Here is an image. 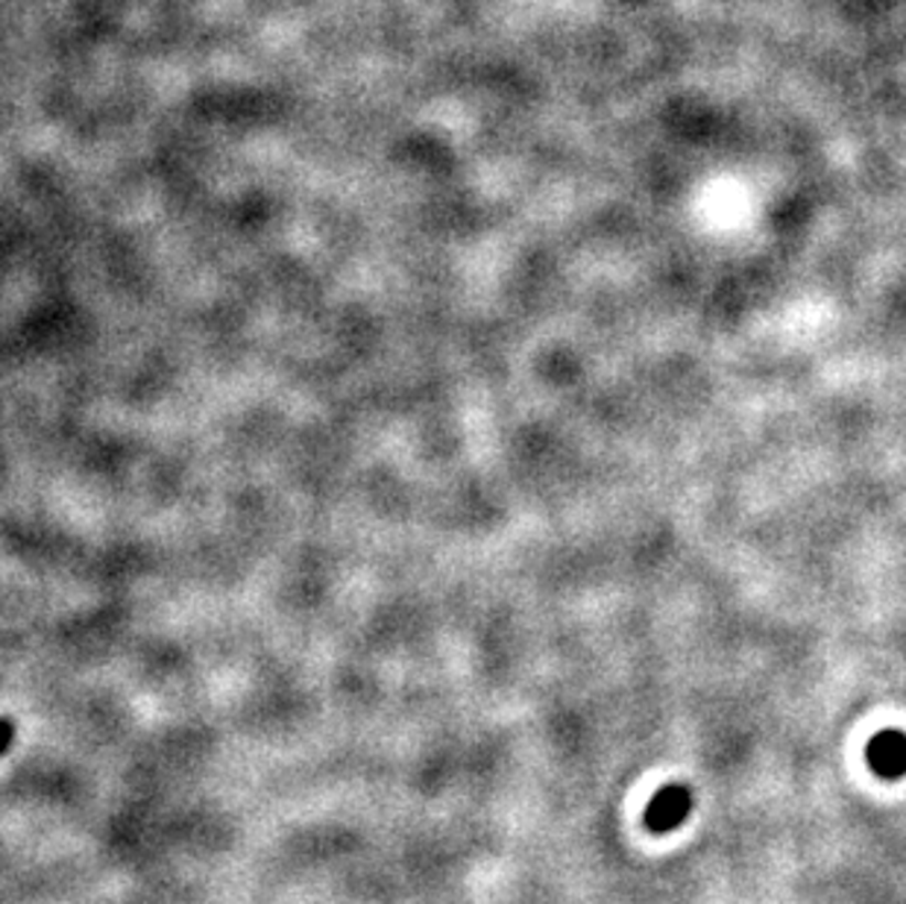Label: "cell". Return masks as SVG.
<instances>
[{
  "instance_id": "6da1fadb",
  "label": "cell",
  "mask_w": 906,
  "mask_h": 904,
  "mask_svg": "<svg viewBox=\"0 0 906 904\" xmlns=\"http://www.w3.org/2000/svg\"><path fill=\"white\" fill-rule=\"evenodd\" d=\"M690 810H692L690 790L672 784V787H664V790L657 793L655 799H651V805H648V810H646V826L651 828V831L666 835V831H675V828L681 826L683 819L690 817Z\"/></svg>"
},
{
  "instance_id": "3957f363",
  "label": "cell",
  "mask_w": 906,
  "mask_h": 904,
  "mask_svg": "<svg viewBox=\"0 0 906 904\" xmlns=\"http://www.w3.org/2000/svg\"><path fill=\"white\" fill-rule=\"evenodd\" d=\"M9 740H12V725L7 720H0V752L9 746Z\"/></svg>"
},
{
  "instance_id": "7a4b0ae2",
  "label": "cell",
  "mask_w": 906,
  "mask_h": 904,
  "mask_svg": "<svg viewBox=\"0 0 906 904\" xmlns=\"http://www.w3.org/2000/svg\"><path fill=\"white\" fill-rule=\"evenodd\" d=\"M869 764L883 778H900L906 773V734L898 729L881 731L869 743Z\"/></svg>"
}]
</instances>
